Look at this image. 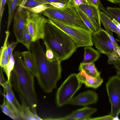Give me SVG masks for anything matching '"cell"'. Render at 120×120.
Returning a JSON list of instances; mask_svg holds the SVG:
<instances>
[{"instance_id":"cell-1","label":"cell","mask_w":120,"mask_h":120,"mask_svg":"<svg viewBox=\"0 0 120 120\" xmlns=\"http://www.w3.org/2000/svg\"><path fill=\"white\" fill-rule=\"evenodd\" d=\"M13 56L15 64L10 79L12 87L23 97L32 111L37 114L38 100L34 87V76L25 65L21 52L15 51Z\"/></svg>"},{"instance_id":"cell-2","label":"cell","mask_w":120,"mask_h":120,"mask_svg":"<svg viewBox=\"0 0 120 120\" xmlns=\"http://www.w3.org/2000/svg\"><path fill=\"white\" fill-rule=\"evenodd\" d=\"M30 50L36 61L39 84L45 93L52 92L61 78V62L59 59L53 62L48 61L39 40L32 42Z\"/></svg>"},{"instance_id":"cell-3","label":"cell","mask_w":120,"mask_h":120,"mask_svg":"<svg viewBox=\"0 0 120 120\" xmlns=\"http://www.w3.org/2000/svg\"><path fill=\"white\" fill-rule=\"evenodd\" d=\"M43 39L61 61L70 58L78 47L74 41L59 28L49 22L45 27Z\"/></svg>"},{"instance_id":"cell-4","label":"cell","mask_w":120,"mask_h":120,"mask_svg":"<svg viewBox=\"0 0 120 120\" xmlns=\"http://www.w3.org/2000/svg\"><path fill=\"white\" fill-rule=\"evenodd\" d=\"M42 13L46 17H50L65 24L90 30L81 19L75 7L69 2L64 7L57 8L52 7Z\"/></svg>"},{"instance_id":"cell-5","label":"cell","mask_w":120,"mask_h":120,"mask_svg":"<svg viewBox=\"0 0 120 120\" xmlns=\"http://www.w3.org/2000/svg\"><path fill=\"white\" fill-rule=\"evenodd\" d=\"M49 22L63 31L75 42L78 48L91 46L93 45L90 30L83 28L68 25L47 16Z\"/></svg>"},{"instance_id":"cell-6","label":"cell","mask_w":120,"mask_h":120,"mask_svg":"<svg viewBox=\"0 0 120 120\" xmlns=\"http://www.w3.org/2000/svg\"><path fill=\"white\" fill-rule=\"evenodd\" d=\"M82 83L77 74H71L58 89L56 95V104L60 107L66 104L81 87Z\"/></svg>"},{"instance_id":"cell-7","label":"cell","mask_w":120,"mask_h":120,"mask_svg":"<svg viewBox=\"0 0 120 120\" xmlns=\"http://www.w3.org/2000/svg\"><path fill=\"white\" fill-rule=\"evenodd\" d=\"M111 105L109 114L115 118L120 114V71L116 74L110 78L106 85Z\"/></svg>"},{"instance_id":"cell-8","label":"cell","mask_w":120,"mask_h":120,"mask_svg":"<svg viewBox=\"0 0 120 120\" xmlns=\"http://www.w3.org/2000/svg\"><path fill=\"white\" fill-rule=\"evenodd\" d=\"M26 26L34 42L43 39L44 36L45 27L49 22L40 14H35L27 10Z\"/></svg>"},{"instance_id":"cell-9","label":"cell","mask_w":120,"mask_h":120,"mask_svg":"<svg viewBox=\"0 0 120 120\" xmlns=\"http://www.w3.org/2000/svg\"><path fill=\"white\" fill-rule=\"evenodd\" d=\"M92 36L93 44L100 52L106 55L115 51L106 31L101 28L92 33Z\"/></svg>"},{"instance_id":"cell-10","label":"cell","mask_w":120,"mask_h":120,"mask_svg":"<svg viewBox=\"0 0 120 120\" xmlns=\"http://www.w3.org/2000/svg\"><path fill=\"white\" fill-rule=\"evenodd\" d=\"M13 18L14 33L17 41L21 43L24 31L26 26L27 10L23 8L19 12L17 10Z\"/></svg>"},{"instance_id":"cell-11","label":"cell","mask_w":120,"mask_h":120,"mask_svg":"<svg viewBox=\"0 0 120 120\" xmlns=\"http://www.w3.org/2000/svg\"><path fill=\"white\" fill-rule=\"evenodd\" d=\"M98 100V95L94 91L88 90L73 98L66 105L86 106L95 103Z\"/></svg>"},{"instance_id":"cell-12","label":"cell","mask_w":120,"mask_h":120,"mask_svg":"<svg viewBox=\"0 0 120 120\" xmlns=\"http://www.w3.org/2000/svg\"><path fill=\"white\" fill-rule=\"evenodd\" d=\"M97 111L94 108L84 107L75 111L70 114L61 117L51 118L52 120H89Z\"/></svg>"},{"instance_id":"cell-13","label":"cell","mask_w":120,"mask_h":120,"mask_svg":"<svg viewBox=\"0 0 120 120\" xmlns=\"http://www.w3.org/2000/svg\"><path fill=\"white\" fill-rule=\"evenodd\" d=\"M80 81L84 84L86 86L95 89L100 86L103 82V79L100 77L94 78L87 74L83 70L77 74Z\"/></svg>"},{"instance_id":"cell-14","label":"cell","mask_w":120,"mask_h":120,"mask_svg":"<svg viewBox=\"0 0 120 120\" xmlns=\"http://www.w3.org/2000/svg\"><path fill=\"white\" fill-rule=\"evenodd\" d=\"M21 101V110L19 114L21 120H42L37 114L33 112L23 97L19 95Z\"/></svg>"},{"instance_id":"cell-15","label":"cell","mask_w":120,"mask_h":120,"mask_svg":"<svg viewBox=\"0 0 120 120\" xmlns=\"http://www.w3.org/2000/svg\"><path fill=\"white\" fill-rule=\"evenodd\" d=\"M24 62L27 68L37 77L38 71L36 61L32 53L30 50L21 52Z\"/></svg>"},{"instance_id":"cell-16","label":"cell","mask_w":120,"mask_h":120,"mask_svg":"<svg viewBox=\"0 0 120 120\" xmlns=\"http://www.w3.org/2000/svg\"><path fill=\"white\" fill-rule=\"evenodd\" d=\"M12 88L10 81L8 84L5 93H4V96L10 103L19 116L21 110V105L16 98Z\"/></svg>"},{"instance_id":"cell-17","label":"cell","mask_w":120,"mask_h":120,"mask_svg":"<svg viewBox=\"0 0 120 120\" xmlns=\"http://www.w3.org/2000/svg\"><path fill=\"white\" fill-rule=\"evenodd\" d=\"M84 53L83 64L94 63L100 57L99 52L91 46H86L84 48Z\"/></svg>"},{"instance_id":"cell-18","label":"cell","mask_w":120,"mask_h":120,"mask_svg":"<svg viewBox=\"0 0 120 120\" xmlns=\"http://www.w3.org/2000/svg\"><path fill=\"white\" fill-rule=\"evenodd\" d=\"M0 107L3 112L12 119L14 120H21L19 115L4 96L3 103L0 105Z\"/></svg>"},{"instance_id":"cell-19","label":"cell","mask_w":120,"mask_h":120,"mask_svg":"<svg viewBox=\"0 0 120 120\" xmlns=\"http://www.w3.org/2000/svg\"><path fill=\"white\" fill-rule=\"evenodd\" d=\"M8 8V17L7 31H8L17 8L19 6L23 0H7Z\"/></svg>"},{"instance_id":"cell-20","label":"cell","mask_w":120,"mask_h":120,"mask_svg":"<svg viewBox=\"0 0 120 120\" xmlns=\"http://www.w3.org/2000/svg\"><path fill=\"white\" fill-rule=\"evenodd\" d=\"M99 8L111 19H114L120 24V8L108 7L106 9L101 3Z\"/></svg>"},{"instance_id":"cell-21","label":"cell","mask_w":120,"mask_h":120,"mask_svg":"<svg viewBox=\"0 0 120 120\" xmlns=\"http://www.w3.org/2000/svg\"><path fill=\"white\" fill-rule=\"evenodd\" d=\"M79 70H84L88 75L94 78L100 77V73L97 70L94 63H80Z\"/></svg>"},{"instance_id":"cell-22","label":"cell","mask_w":120,"mask_h":120,"mask_svg":"<svg viewBox=\"0 0 120 120\" xmlns=\"http://www.w3.org/2000/svg\"><path fill=\"white\" fill-rule=\"evenodd\" d=\"M87 16L94 26L97 31L101 28V26L98 24L89 5L83 4L78 7Z\"/></svg>"},{"instance_id":"cell-23","label":"cell","mask_w":120,"mask_h":120,"mask_svg":"<svg viewBox=\"0 0 120 120\" xmlns=\"http://www.w3.org/2000/svg\"><path fill=\"white\" fill-rule=\"evenodd\" d=\"M75 7L81 19L89 30L92 33L96 32V29L87 16L78 7Z\"/></svg>"},{"instance_id":"cell-24","label":"cell","mask_w":120,"mask_h":120,"mask_svg":"<svg viewBox=\"0 0 120 120\" xmlns=\"http://www.w3.org/2000/svg\"><path fill=\"white\" fill-rule=\"evenodd\" d=\"M32 42V37L26 26L24 31L23 38L21 43L23 44L29 50H30Z\"/></svg>"},{"instance_id":"cell-25","label":"cell","mask_w":120,"mask_h":120,"mask_svg":"<svg viewBox=\"0 0 120 120\" xmlns=\"http://www.w3.org/2000/svg\"><path fill=\"white\" fill-rule=\"evenodd\" d=\"M53 7L48 4H43L38 5L32 8H24L30 12L35 14L42 13L48 8Z\"/></svg>"},{"instance_id":"cell-26","label":"cell","mask_w":120,"mask_h":120,"mask_svg":"<svg viewBox=\"0 0 120 120\" xmlns=\"http://www.w3.org/2000/svg\"><path fill=\"white\" fill-rule=\"evenodd\" d=\"M6 37L3 45L0 49V58L5 57L9 58L8 51L7 43L8 40L9 35L10 32L8 31H6L5 32Z\"/></svg>"},{"instance_id":"cell-27","label":"cell","mask_w":120,"mask_h":120,"mask_svg":"<svg viewBox=\"0 0 120 120\" xmlns=\"http://www.w3.org/2000/svg\"><path fill=\"white\" fill-rule=\"evenodd\" d=\"M44 43L45 47V55L47 60L49 61L53 62L58 59V58L56 55L53 52L47 44L45 42Z\"/></svg>"},{"instance_id":"cell-28","label":"cell","mask_w":120,"mask_h":120,"mask_svg":"<svg viewBox=\"0 0 120 120\" xmlns=\"http://www.w3.org/2000/svg\"><path fill=\"white\" fill-rule=\"evenodd\" d=\"M15 64V61L12 52L11 55L9 60L6 65L7 72L6 75L8 81H10L11 73L14 68Z\"/></svg>"},{"instance_id":"cell-29","label":"cell","mask_w":120,"mask_h":120,"mask_svg":"<svg viewBox=\"0 0 120 120\" xmlns=\"http://www.w3.org/2000/svg\"><path fill=\"white\" fill-rule=\"evenodd\" d=\"M105 28L106 31L109 35L110 39L112 44L115 51L117 52V51L119 47H120L118 45L116 42L115 40L113 35L112 31L105 23H101Z\"/></svg>"},{"instance_id":"cell-30","label":"cell","mask_w":120,"mask_h":120,"mask_svg":"<svg viewBox=\"0 0 120 120\" xmlns=\"http://www.w3.org/2000/svg\"><path fill=\"white\" fill-rule=\"evenodd\" d=\"M106 55L108 57L107 62L109 64L114 65L120 59L119 58L116 52L115 51L108 53Z\"/></svg>"},{"instance_id":"cell-31","label":"cell","mask_w":120,"mask_h":120,"mask_svg":"<svg viewBox=\"0 0 120 120\" xmlns=\"http://www.w3.org/2000/svg\"><path fill=\"white\" fill-rule=\"evenodd\" d=\"M2 68L0 67V84L3 87V88L4 93H5L7 86L8 82L10 81H8L7 80H6L5 79L3 72Z\"/></svg>"},{"instance_id":"cell-32","label":"cell","mask_w":120,"mask_h":120,"mask_svg":"<svg viewBox=\"0 0 120 120\" xmlns=\"http://www.w3.org/2000/svg\"><path fill=\"white\" fill-rule=\"evenodd\" d=\"M42 4L36 0H27L26 3L23 8H32Z\"/></svg>"},{"instance_id":"cell-33","label":"cell","mask_w":120,"mask_h":120,"mask_svg":"<svg viewBox=\"0 0 120 120\" xmlns=\"http://www.w3.org/2000/svg\"><path fill=\"white\" fill-rule=\"evenodd\" d=\"M10 59L8 58L2 57L0 58V65L3 70L5 73H7L6 65L9 62Z\"/></svg>"},{"instance_id":"cell-34","label":"cell","mask_w":120,"mask_h":120,"mask_svg":"<svg viewBox=\"0 0 120 120\" xmlns=\"http://www.w3.org/2000/svg\"><path fill=\"white\" fill-rule=\"evenodd\" d=\"M43 4H49L51 3L59 2L67 4L69 0H36Z\"/></svg>"},{"instance_id":"cell-35","label":"cell","mask_w":120,"mask_h":120,"mask_svg":"<svg viewBox=\"0 0 120 120\" xmlns=\"http://www.w3.org/2000/svg\"><path fill=\"white\" fill-rule=\"evenodd\" d=\"M19 42L16 41V42H13L9 44L7 43V49L9 56L10 58L11 53L13 52V51Z\"/></svg>"},{"instance_id":"cell-36","label":"cell","mask_w":120,"mask_h":120,"mask_svg":"<svg viewBox=\"0 0 120 120\" xmlns=\"http://www.w3.org/2000/svg\"><path fill=\"white\" fill-rule=\"evenodd\" d=\"M7 0H0V29L1 30V21Z\"/></svg>"},{"instance_id":"cell-37","label":"cell","mask_w":120,"mask_h":120,"mask_svg":"<svg viewBox=\"0 0 120 120\" xmlns=\"http://www.w3.org/2000/svg\"><path fill=\"white\" fill-rule=\"evenodd\" d=\"M69 2L75 7H78L83 4H87L85 0H70Z\"/></svg>"},{"instance_id":"cell-38","label":"cell","mask_w":120,"mask_h":120,"mask_svg":"<svg viewBox=\"0 0 120 120\" xmlns=\"http://www.w3.org/2000/svg\"><path fill=\"white\" fill-rule=\"evenodd\" d=\"M88 5L94 6L97 8L101 3L100 0H85Z\"/></svg>"},{"instance_id":"cell-39","label":"cell","mask_w":120,"mask_h":120,"mask_svg":"<svg viewBox=\"0 0 120 120\" xmlns=\"http://www.w3.org/2000/svg\"><path fill=\"white\" fill-rule=\"evenodd\" d=\"M114 118L110 114L104 116L96 118H90L89 120H113Z\"/></svg>"},{"instance_id":"cell-40","label":"cell","mask_w":120,"mask_h":120,"mask_svg":"<svg viewBox=\"0 0 120 120\" xmlns=\"http://www.w3.org/2000/svg\"><path fill=\"white\" fill-rule=\"evenodd\" d=\"M49 4L53 7L57 8H63L67 4L59 2L51 3Z\"/></svg>"},{"instance_id":"cell-41","label":"cell","mask_w":120,"mask_h":120,"mask_svg":"<svg viewBox=\"0 0 120 120\" xmlns=\"http://www.w3.org/2000/svg\"><path fill=\"white\" fill-rule=\"evenodd\" d=\"M27 0H23L21 4L17 9L18 11L19 12L23 8L24 5Z\"/></svg>"},{"instance_id":"cell-42","label":"cell","mask_w":120,"mask_h":120,"mask_svg":"<svg viewBox=\"0 0 120 120\" xmlns=\"http://www.w3.org/2000/svg\"><path fill=\"white\" fill-rule=\"evenodd\" d=\"M114 65L116 68L120 71V59Z\"/></svg>"},{"instance_id":"cell-43","label":"cell","mask_w":120,"mask_h":120,"mask_svg":"<svg viewBox=\"0 0 120 120\" xmlns=\"http://www.w3.org/2000/svg\"><path fill=\"white\" fill-rule=\"evenodd\" d=\"M109 2L116 4H120V0H106Z\"/></svg>"},{"instance_id":"cell-44","label":"cell","mask_w":120,"mask_h":120,"mask_svg":"<svg viewBox=\"0 0 120 120\" xmlns=\"http://www.w3.org/2000/svg\"><path fill=\"white\" fill-rule=\"evenodd\" d=\"M112 21L116 26L120 29V24L114 19H112Z\"/></svg>"},{"instance_id":"cell-45","label":"cell","mask_w":120,"mask_h":120,"mask_svg":"<svg viewBox=\"0 0 120 120\" xmlns=\"http://www.w3.org/2000/svg\"><path fill=\"white\" fill-rule=\"evenodd\" d=\"M117 53L119 57H120V47H119L117 51Z\"/></svg>"},{"instance_id":"cell-46","label":"cell","mask_w":120,"mask_h":120,"mask_svg":"<svg viewBox=\"0 0 120 120\" xmlns=\"http://www.w3.org/2000/svg\"><path fill=\"white\" fill-rule=\"evenodd\" d=\"M70 0H69V1H70Z\"/></svg>"}]
</instances>
